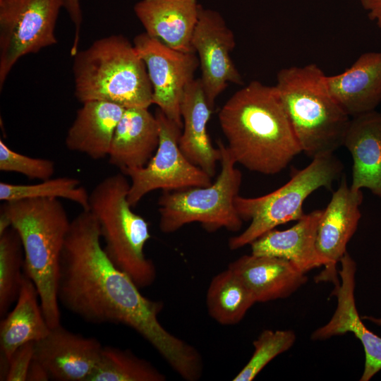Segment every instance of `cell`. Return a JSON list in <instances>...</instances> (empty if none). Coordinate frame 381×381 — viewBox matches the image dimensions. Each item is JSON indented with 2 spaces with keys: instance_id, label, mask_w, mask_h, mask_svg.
<instances>
[{
  "instance_id": "obj_5",
  "label": "cell",
  "mask_w": 381,
  "mask_h": 381,
  "mask_svg": "<svg viewBox=\"0 0 381 381\" xmlns=\"http://www.w3.org/2000/svg\"><path fill=\"white\" fill-rule=\"evenodd\" d=\"M73 56L74 94L80 102L106 101L125 109L152 104L145 64L123 36L100 38Z\"/></svg>"
},
{
  "instance_id": "obj_8",
  "label": "cell",
  "mask_w": 381,
  "mask_h": 381,
  "mask_svg": "<svg viewBox=\"0 0 381 381\" xmlns=\"http://www.w3.org/2000/svg\"><path fill=\"white\" fill-rule=\"evenodd\" d=\"M221 171L216 181L206 187L164 191L158 200L159 227L169 234L186 224L198 222L209 231L225 228L241 229L243 220L234 205L242 181V174L226 145L218 142Z\"/></svg>"
},
{
  "instance_id": "obj_31",
  "label": "cell",
  "mask_w": 381,
  "mask_h": 381,
  "mask_svg": "<svg viewBox=\"0 0 381 381\" xmlns=\"http://www.w3.org/2000/svg\"><path fill=\"white\" fill-rule=\"evenodd\" d=\"M35 342L19 346L8 360L6 381H26L29 367L34 358Z\"/></svg>"
},
{
  "instance_id": "obj_20",
  "label": "cell",
  "mask_w": 381,
  "mask_h": 381,
  "mask_svg": "<svg viewBox=\"0 0 381 381\" xmlns=\"http://www.w3.org/2000/svg\"><path fill=\"white\" fill-rule=\"evenodd\" d=\"M159 142L158 121L148 108L125 109L113 135L109 162L121 171L144 167Z\"/></svg>"
},
{
  "instance_id": "obj_29",
  "label": "cell",
  "mask_w": 381,
  "mask_h": 381,
  "mask_svg": "<svg viewBox=\"0 0 381 381\" xmlns=\"http://www.w3.org/2000/svg\"><path fill=\"white\" fill-rule=\"evenodd\" d=\"M296 341L291 330L265 329L253 342L254 351L234 381H251L278 355L288 351Z\"/></svg>"
},
{
  "instance_id": "obj_17",
  "label": "cell",
  "mask_w": 381,
  "mask_h": 381,
  "mask_svg": "<svg viewBox=\"0 0 381 381\" xmlns=\"http://www.w3.org/2000/svg\"><path fill=\"white\" fill-rule=\"evenodd\" d=\"M328 90L351 118L375 110L381 103V52L361 54L341 73L326 75Z\"/></svg>"
},
{
  "instance_id": "obj_1",
  "label": "cell",
  "mask_w": 381,
  "mask_h": 381,
  "mask_svg": "<svg viewBox=\"0 0 381 381\" xmlns=\"http://www.w3.org/2000/svg\"><path fill=\"white\" fill-rule=\"evenodd\" d=\"M98 222L89 210L71 222L58 279L59 303L85 321L122 324L147 340L174 370L186 368L195 349L167 331L158 315L163 303L140 288L109 258Z\"/></svg>"
},
{
  "instance_id": "obj_4",
  "label": "cell",
  "mask_w": 381,
  "mask_h": 381,
  "mask_svg": "<svg viewBox=\"0 0 381 381\" xmlns=\"http://www.w3.org/2000/svg\"><path fill=\"white\" fill-rule=\"evenodd\" d=\"M325 77L316 64L294 66L279 71L274 85L302 152L312 159L343 145L351 121Z\"/></svg>"
},
{
  "instance_id": "obj_18",
  "label": "cell",
  "mask_w": 381,
  "mask_h": 381,
  "mask_svg": "<svg viewBox=\"0 0 381 381\" xmlns=\"http://www.w3.org/2000/svg\"><path fill=\"white\" fill-rule=\"evenodd\" d=\"M227 267L244 282L256 303L286 298L308 280L291 262L273 256L244 255Z\"/></svg>"
},
{
  "instance_id": "obj_9",
  "label": "cell",
  "mask_w": 381,
  "mask_h": 381,
  "mask_svg": "<svg viewBox=\"0 0 381 381\" xmlns=\"http://www.w3.org/2000/svg\"><path fill=\"white\" fill-rule=\"evenodd\" d=\"M66 0H0V89L23 56L57 43L56 21Z\"/></svg>"
},
{
  "instance_id": "obj_6",
  "label": "cell",
  "mask_w": 381,
  "mask_h": 381,
  "mask_svg": "<svg viewBox=\"0 0 381 381\" xmlns=\"http://www.w3.org/2000/svg\"><path fill=\"white\" fill-rule=\"evenodd\" d=\"M129 187L123 173L104 178L90 193L88 210L98 222L109 258L142 289L155 282L157 271L144 251L151 237L149 225L132 210Z\"/></svg>"
},
{
  "instance_id": "obj_19",
  "label": "cell",
  "mask_w": 381,
  "mask_h": 381,
  "mask_svg": "<svg viewBox=\"0 0 381 381\" xmlns=\"http://www.w3.org/2000/svg\"><path fill=\"white\" fill-rule=\"evenodd\" d=\"M343 146L353 159L351 188H368L381 198V112L351 117Z\"/></svg>"
},
{
  "instance_id": "obj_28",
  "label": "cell",
  "mask_w": 381,
  "mask_h": 381,
  "mask_svg": "<svg viewBox=\"0 0 381 381\" xmlns=\"http://www.w3.org/2000/svg\"><path fill=\"white\" fill-rule=\"evenodd\" d=\"M24 276V252L12 226L0 234V316L4 318L18 296Z\"/></svg>"
},
{
  "instance_id": "obj_3",
  "label": "cell",
  "mask_w": 381,
  "mask_h": 381,
  "mask_svg": "<svg viewBox=\"0 0 381 381\" xmlns=\"http://www.w3.org/2000/svg\"><path fill=\"white\" fill-rule=\"evenodd\" d=\"M0 214L18 232L24 252V273L35 284L44 318L61 325L57 296L60 261L71 222L57 198L4 202Z\"/></svg>"
},
{
  "instance_id": "obj_33",
  "label": "cell",
  "mask_w": 381,
  "mask_h": 381,
  "mask_svg": "<svg viewBox=\"0 0 381 381\" xmlns=\"http://www.w3.org/2000/svg\"><path fill=\"white\" fill-rule=\"evenodd\" d=\"M64 8L68 12L72 20L75 25V38L78 42V32L82 22V13L79 0H66Z\"/></svg>"
},
{
  "instance_id": "obj_2",
  "label": "cell",
  "mask_w": 381,
  "mask_h": 381,
  "mask_svg": "<svg viewBox=\"0 0 381 381\" xmlns=\"http://www.w3.org/2000/svg\"><path fill=\"white\" fill-rule=\"evenodd\" d=\"M218 117L229 152L250 171L277 174L302 152L274 86L251 81L226 101Z\"/></svg>"
},
{
  "instance_id": "obj_7",
  "label": "cell",
  "mask_w": 381,
  "mask_h": 381,
  "mask_svg": "<svg viewBox=\"0 0 381 381\" xmlns=\"http://www.w3.org/2000/svg\"><path fill=\"white\" fill-rule=\"evenodd\" d=\"M312 159L273 192L256 198L236 197L239 217L250 223L241 234L229 238V249L241 248L280 224L299 220L305 215L303 204L312 193L320 188L331 189L342 172V164L333 154Z\"/></svg>"
},
{
  "instance_id": "obj_35",
  "label": "cell",
  "mask_w": 381,
  "mask_h": 381,
  "mask_svg": "<svg viewBox=\"0 0 381 381\" xmlns=\"http://www.w3.org/2000/svg\"><path fill=\"white\" fill-rule=\"evenodd\" d=\"M363 320H368L370 322L381 327V318H375L373 316L364 315L362 317Z\"/></svg>"
},
{
  "instance_id": "obj_15",
  "label": "cell",
  "mask_w": 381,
  "mask_h": 381,
  "mask_svg": "<svg viewBox=\"0 0 381 381\" xmlns=\"http://www.w3.org/2000/svg\"><path fill=\"white\" fill-rule=\"evenodd\" d=\"M102 348L96 338L73 333L59 325L35 342L34 359L46 368L50 380L87 381Z\"/></svg>"
},
{
  "instance_id": "obj_27",
  "label": "cell",
  "mask_w": 381,
  "mask_h": 381,
  "mask_svg": "<svg viewBox=\"0 0 381 381\" xmlns=\"http://www.w3.org/2000/svg\"><path fill=\"white\" fill-rule=\"evenodd\" d=\"M32 198H57L71 200L88 210L90 193L76 178H51L35 184L0 183V200L3 202Z\"/></svg>"
},
{
  "instance_id": "obj_14",
  "label": "cell",
  "mask_w": 381,
  "mask_h": 381,
  "mask_svg": "<svg viewBox=\"0 0 381 381\" xmlns=\"http://www.w3.org/2000/svg\"><path fill=\"white\" fill-rule=\"evenodd\" d=\"M341 282L335 284L332 294L337 300V308L329 322L311 334V339L322 341L348 332L358 339L365 352V365L361 381H368L381 370V337L370 331L358 313L354 291L356 264L346 252L340 260Z\"/></svg>"
},
{
  "instance_id": "obj_24",
  "label": "cell",
  "mask_w": 381,
  "mask_h": 381,
  "mask_svg": "<svg viewBox=\"0 0 381 381\" xmlns=\"http://www.w3.org/2000/svg\"><path fill=\"white\" fill-rule=\"evenodd\" d=\"M124 110V107L106 101L83 102L68 130L66 147L93 159L108 157L116 127Z\"/></svg>"
},
{
  "instance_id": "obj_21",
  "label": "cell",
  "mask_w": 381,
  "mask_h": 381,
  "mask_svg": "<svg viewBox=\"0 0 381 381\" xmlns=\"http://www.w3.org/2000/svg\"><path fill=\"white\" fill-rule=\"evenodd\" d=\"M212 111L200 79L193 80L187 85L181 102L183 131L179 145L183 154L210 177L215 175L217 162L222 158L220 149L213 147L207 129Z\"/></svg>"
},
{
  "instance_id": "obj_13",
  "label": "cell",
  "mask_w": 381,
  "mask_h": 381,
  "mask_svg": "<svg viewBox=\"0 0 381 381\" xmlns=\"http://www.w3.org/2000/svg\"><path fill=\"white\" fill-rule=\"evenodd\" d=\"M363 198L361 190H353L343 176L337 190L322 210L316 236V249L325 267L317 282H339L337 264L346 252V246L357 229L361 217L360 205Z\"/></svg>"
},
{
  "instance_id": "obj_10",
  "label": "cell",
  "mask_w": 381,
  "mask_h": 381,
  "mask_svg": "<svg viewBox=\"0 0 381 381\" xmlns=\"http://www.w3.org/2000/svg\"><path fill=\"white\" fill-rule=\"evenodd\" d=\"M155 115L159 127V142L155 155L144 167L122 171L131 179L127 198L133 207L155 190L174 191L212 183V177L181 152L179 142L182 128L159 109Z\"/></svg>"
},
{
  "instance_id": "obj_25",
  "label": "cell",
  "mask_w": 381,
  "mask_h": 381,
  "mask_svg": "<svg viewBox=\"0 0 381 381\" xmlns=\"http://www.w3.org/2000/svg\"><path fill=\"white\" fill-rule=\"evenodd\" d=\"M205 301L210 317L223 325L240 322L256 303L244 282L228 267L212 279Z\"/></svg>"
},
{
  "instance_id": "obj_30",
  "label": "cell",
  "mask_w": 381,
  "mask_h": 381,
  "mask_svg": "<svg viewBox=\"0 0 381 381\" xmlns=\"http://www.w3.org/2000/svg\"><path fill=\"white\" fill-rule=\"evenodd\" d=\"M0 170L18 173L30 179L44 181L52 178L55 172V164L51 159L18 153L0 140Z\"/></svg>"
},
{
  "instance_id": "obj_16",
  "label": "cell",
  "mask_w": 381,
  "mask_h": 381,
  "mask_svg": "<svg viewBox=\"0 0 381 381\" xmlns=\"http://www.w3.org/2000/svg\"><path fill=\"white\" fill-rule=\"evenodd\" d=\"M201 9L197 0H140L133 7L145 33L171 49L194 53L192 38Z\"/></svg>"
},
{
  "instance_id": "obj_12",
  "label": "cell",
  "mask_w": 381,
  "mask_h": 381,
  "mask_svg": "<svg viewBox=\"0 0 381 381\" xmlns=\"http://www.w3.org/2000/svg\"><path fill=\"white\" fill-rule=\"evenodd\" d=\"M192 45L198 56L200 79L208 104L214 109L216 98L229 83L243 84L230 56L235 47L234 35L218 12L202 8Z\"/></svg>"
},
{
  "instance_id": "obj_23",
  "label": "cell",
  "mask_w": 381,
  "mask_h": 381,
  "mask_svg": "<svg viewBox=\"0 0 381 381\" xmlns=\"http://www.w3.org/2000/svg\"><path fill=\"white\" fill-rule=\"evenodd\" d=\"M322 210H315L298 220L291 228L272 229L250 245L251 254L283 258L304 273L323 265L316 249L318 226Z\"/></svg>"
},
{
  "instance_id": "obj_32",
  "label": "cell",
  "mask_w": 381,
  "mask_h": 381,
  "mask_svg": "<svg viewBox=\"0 0 381 381\" xmlns=\"http://www.w3.org/2000/svg\"><path fill=\"white\" fill-rule=\"evenodd\" d=\"M367 12L370 20L375 23L381 32V0H358Z\"/></svg>"
},
{
  "instance_id": "obj_26",
  "label": "cell",
  "mask_w": 381,
  "mask_h": 381,
  "mask_svg": "<svg viewBox=\"0 0 381 381\" xmlns=\"http://www.w3.org/2000/svg\"><path fill=\"white\" fill-rule=\"evenodd\" d=\"M165 375L149 361L128 349L103 346L87 381H164Z\"/></svg>"
},
{
  "instance_id": "obj_34",
  "label": "cell",
  "mask_w": 381,
  "mask_h": 381,
  "mask_svg": "<svg viewBox=\"0 0 381 381\" xmlns=\"http://www.w3.org/2000/svg\"><path fill=\"white\" fill-rule=\"evenodd\" d=\"M49 380L50 377L46 368L33 358L28 371L26 381H47Z\"/></svg>"
},
{
  "instance_id": "obj_22",
  "label": "cell",
  "mask_w": 381,
  "mask_h": 381,
  "mask_svg": "<svg viewBox=\"0 0 381 381\" xmlns=\"http://www.w3.org/2000/svg\"><path fill=\"white\" fill-rule=\"evenodd\" d=\"M50 330L36 286L24 273L16 305L0 323V380H5L8 360L19 346L43 339Z\"/></svg>"
},
{
  "instance_id": "obj_11",
  "label": "cell",
  "mask_w": 381,
  "mask_h": 381,
  "mask_svg": "<svg viewBox=\"0 0 381 381\" xmlns=\"http://www.w3.org/2000/svg\"><path fill=\"white\" fill-rule=\"evenodd\" d=\"M133 45L143 60L152 87V104L183 128L181 106L187 85L194 80L199 60L194 52H183L143 32Z\"/></svg>"
}]
</instances>
